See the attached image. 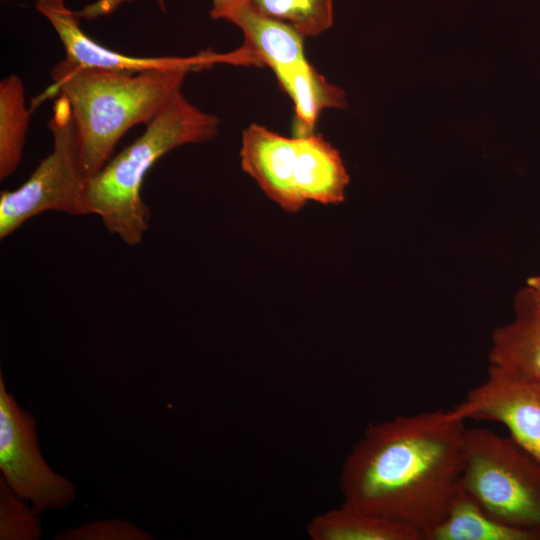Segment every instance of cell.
Returning <instances> with one entry per match:
<instances>
[{
    "instance_id": "cell-16",
    "label": "cell",
    "mask_w": 540,
    "mask_h": 540,
    "mask_svg": "<svg viewBox=\"0 0 540 540\" xmlns=\"http://www.w3.org/2000/svg\"><path fill=\"white\" fill-rule=\"evenodd\" d=\"M0 476V540H39V514Z\"/></svg>"
},
{
    "instance_id": "cell-8",
    "label": "cell",
    "mask_w": 540,
    "mask_h": 540,
    "mask_svg": "<svg viewBox=\"0 0 540 540\" xmlns=\"http://www.w3.org/2000/svg\"><path fill=\"white\" fill-rule=\"evenodd\" d=\"M460 419L492 421L540 462V379L489 365L486 379L452 408Z\"/></svg>"
},
{
    "instance_id": "cell-7",
    "label": "cell",
    "mask_w": 540,
    "mask_h": 540,
    "mask_svg": "<svg viewBox=\"0 0 540 540\" xmlns=\"http://www.w3.org/2000/svg\"><path fill=\"white\" fill-rule=\"evenodd\" d=\"M1 476L33 509L41 514L68 507L76 486L44 460L34 415L18 404L0 373Z\"/></svg>"
},
{
    "instance_id": "cell-14",
    "label": "cell",
    "mask_w": 540,
    "mask_h": 540,
    "mask_svg": "<svg viewBox=\"0 0 540 540\" xmlns=\"http://www.w3.org/2000/svg\"><path fill=\"white\" fill-rule=\"evenodd\" d=\"M29 122L23 82L15 74L8 75L0 82L1 181L13 174L21 162Z\"/></svg>"
},
{
    "instance_id": "cell-12",
    "label": "cell",
    "mask_w": 540,
    "mask_h": 540,
    "mask_svg": "<svg viewBox=\"0 0 540 540\" xmlns=\"http://www.w3.org/2000/svg\"><path fill=\"white\" fill-rule=\"evenodd\" d=\"M307 533L313 540H423L409 525L344 504L314 517Z\"/></svg>"
},
{
    "instance_id": "cell-4",
    "label": "cell",
    "mask_w": 540,
    "mask_h": 540,
    "mask_svg": "<svg viewBox=\"0 0 540 540\" xmlns=\"http://www.w3.org/2000/svg\"><path fill=\"white\" fill-rule=\"evenodd\" d=\"M240 164L288 213L299 212L308 202L340 204L350 182L339 151L322 136L287 137L256 123L242 133Z\"/></svg>"
},
{
    "instance_id": "cell-5",
    "label": "cell",
    "mask_w": 540,
    "mask_h": 540,
    "mask_svg": "<svg viewBox=\"0 0 540 540\" xmlns=\"http://www.w3.org/2000/svg\"><path fill=\"white\" fill-rule=\"evenodd\" d=\"M460 488L495 520L540 540V462L510 436L466 428Z\"/></svg>"
},
{
    "instance_id": "cell-2",
    "label": "cell",
    "mask_w": 540,
    "mask_h": 540,
    "mask_svg": "<svg viewBox=\"0 0 540 540\" xmlns=\"http://www.w3.org/2000/svg\"><path fill=\"white\" fill-rule=\"evenodd\" d=\"M218 63H225V54L208 51L183 65L137 73L58 62L51 78L70 105L84 173L101 170L121 137L148 124L181 91L187 74Z\"/></svg>"
},
{
    "instance_id": "cell-9",
    "label": "cell",
    "mask_w": 540,
    "mask_h": 540,
    "mask_svg": "<svg viewBox=\"0 0 540 540\" xmlns=\"http://www.w3.org/2000/svg\"><path fill=\"white\" fill-rule=\"evenodd\" d=\"M222 20L240 28L244 37L241 47L255 65H267L274 72L284 91L317 71L305 57L303 36L283 23L256 13L243 0Z\"/></svg>"
},
{
    "instance_id": "cell-17",
    "label": "cell",
    "mask_w": 540,
    "mask_h": 540,
    "mask_svg": "<svg viewBox=\"0 0 540 540\" xmlns=\"http://www.w3.org/2000/svg\"><path fill=\"white\" fill-rule=\"evenodd\" d=\"M55 540H152L153 537L134 523L123 519L97 520L67 528Z\"/></svg>"
},
{
    "instance_id": "cell-15",
    "label": "cell",
    "mask_w": 540,
    "mask_h": 540,
    "mask_svg": "<svg viewBox=\"0 0 540 540\" xmlns=\"http://www.w3.org/2000/svg\"><path fill=\"white\" fill-rule=\"evenodd\" d=\"M256 13L283 23L304 38L317 37L333 23V0H243Z\"/></svg>"
},
{
    "instance_id": "cell-13",
    "label": "cell",
    "mask_w": 540,
    "mask_h": 540,
    "mask_svg": "<svg viewBox=\"0 0 540 540\" xmlns=\"http://www.w3.org/2000/svg\"><path fill=\"white\" fill-rule=\"evenodd\" d=\"M423 540H533L484 511L461 488L443 519L423 535Z\"/></svg>"
},
{
    "instance_id": "cell-18",
    "label": "cell",
    "mask_w": 540,
    "mask_h": 540,
    "mask_svg": "<svg viewBox=\"0 0 540 540\" xmlns=\"http://www.w3.org/2000/svg\"><path fill=\"white\" fill-rule=\"evenodd\" d=\"M130 1L134 0H97L94 3L85 6L81 11H78L77 15L86 20H94L113 13L119 6ZM155 1L160 5L161 9L165 11L164 0ZM241 1L242 0H211L212 8L210 10V15L214 19H222L232 7Z\"/></svg>"
},
{
    "instance_id": "cell-19",
    "label": "cell",
    "mask_w": 540,
    "mask_h": 540,
    "mask_svg": "<svg viewBox=\"0 0 540 540\" xmlns=\"http://www.w3.org/2000/svg\"><path fill=\"white\" fill-rule=\"evenodd\" d=\"M540 306V274L527 278L526 285Z\"/></svg>"
},
{
    "instance_id": "cell-10",
    "label": "cell",
    "mask_w": 540,
    "mask_h": 540,
    "mask_svg": "<svg viewBox=\"0 0 540 540\" xmlns=\"http://www.w3.org/2000/svg\"><path fill=\"white\" fill-rule=\"evenodd\" d=\"M36 9L53 26L61 40L68 61L82 67L137 73L170 68L191 62L190 57H136L111 50L96 42L81 28L77 12L64 0H37Z\"/></svg>"
},
{
    "instance_id": "cell-3",
    "label": "cell",
    "mask_w": 540,
    "mask_h": 540,
    "mask_svg": "<svg viewBox=\"0 0 540 540\" xmlns=\"http://www.w3.org/2000/svg\"><path fill=\"white\" fill-rule=\"evenodd\" d=\"M219 124L218 117L178 92L136 140L89 177L88 214L99 216L106 229L126 244L141 243L151 217L141 195L146 174L168 152L212 140Z\"/></svg>"
},
{
    "instance_id": "cell-11",
    "label": "cell",
    "mask_w": 540,
    "mask_h": 540,
    "mask_svg": "<svg viewBox=\"0 0 540 540\" xmlns=\"http://www.w3.org/2000/svg\"><path fill=\"white\" fill-rule=\"evenodd\" d=\"M514 312L492 334L489 364L540 379V306L527 286L517 292Z\"/></svg>"
},
{
    "instance_id": "cell-1",
    "label": "cell",
    "mask_w": 540,
    "mask_h": 540,
    "mask_svg": "<svg viewBox=\"0 0 540 540\" xmlns=\"http://www.w3.org/2000/svg\"><path fill=\"white\" fill-rule=\"evenodd\" d=\"M465 421L436 409L371 423L340 475L342 504L423 535L445 516L460 489Z\"/></svg>"
},
{
    "instance_id": "cell-6",
    "label": "cell",
    "mask_w": 540,
    "mask_h": 540,
    "mask_svg": "<svg viewBox=\"0 0 540 540\" xmlns=\"http://www.w3.org/2000/svg\"><path fill=\"white\" fill-rule=\"evenodd\" d=\"M48 128L53 148L17 189L0 195V238L4 239L29 219L46 211L87 215L89 177L84 173L72 112L60 94L53 105Z\"/></svg>"
}]
</instances>
